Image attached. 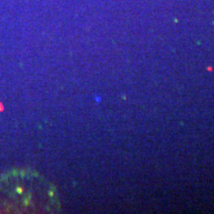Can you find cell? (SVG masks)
Segmentation results:
<instances>
[{"label": "cell", "mask_w": 214, "mask_h": 214, "mask_svg": "<svg viewBox=\"0 0 214 214\" xmlns=\"http://www.w3.org/2000/svg\"><path fill=\"white\" fill-rule=\"evenodd\" d=\"M59 209L57 189L40 173L16 169L0 175V213H53Z\"/></svg>", "instance_id": "1"}]
</instances>
